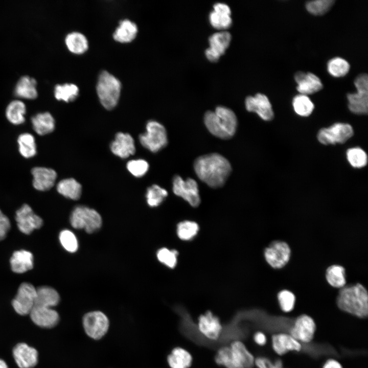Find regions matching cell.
<instances>
[{"instance_id": "6da1fadb", "label": "cell", "mask_w": 368, "mask_h": 368, "mask_svg": "<svg viewBox=\"0 0 368 368\" xmlns=\"http://www.w3.org/2000/svg\"><path fill=\"white\" fill-rule=\"evenodd\" d=\"M194 169L198 177L213 188L223 186L232 171L228 160L217 153L197 157L194 163Z\"/></svg>"}, {"instance_id": "8d00e7d4", "label": "cell", "mask_w": 368, "mask_h": 368, "mask_svg": "<svg viewBox=\"0 0 368 368\" xmlns=\"http://www.w3.org/2000/svg\"><path fill=\"white\" fill-rule=\"evenodd\" d=\"M292 106L294 111L302 117L310 115L314 108V104L306 95L298 94L292 100Z\"/></svg>"}, {"instance_id": "816d5d0a", "label": "cell", "mask_w": 368, "mask_h": 368, "mask_svg": "<svg viewBox=\"0 0 368 368\" xmlns=\"http://www.w3.org/2000/svg\"><path fill=\"white\" fill-rule=\"evenodd\" d=\"M214 11L222 14L230 15L231 9L226 4L222 3H217L213 6Z\"/></svg>"}, {"instance_id": "8992f818", "label": "cell", "mask_w": 368, "mask_h": 368, "mask_svg": "<svg viewBox=\"0 0 368 368\" xmlns=\"http://www.w3.org/2000/svg\"><path fill=\"white\" fill-rule=\"evenodd\" d=\"M354 83L357 92L347 94L348 108L353 113L366 114L368 111L367 75L365 73L359 74Z\"/></svg>"}, {"instance_id": "30bf717a", "label": "cell", "mask_w": 368, "mask_h": 368, "mask_svg": "<svg viewBox=\"0 0 368 368\" xmlns=\"http://www.w3.org/2000/svg\"><path fill=\"white\" fill-rule=\"evenodd\" d=\"M36 288L27 282L21 283L12 302L15 312L21 315L30 314L35 306Z\"/></svg>"}, {"instance_id": "b9f144b4", "label": "cell", "mask_w": 368, "mask_h": 368, "mask_svg": "<svg viewBox=\"0 0 368 368\" xmlns=\"http://www.w3.org/2000/svg\"><path fill=\"white\" fill-rule=\"evenodd\" d=\"M334 3V0L311 1L306 3V8L314 15H322L331 9Z\"/></svg>"}, {"instance_id": "c3c4849f", "label": "cell", "mask_w": 368, "mask_h": 368, "mask_svg": "<svg viewBox=\"0 0 368 368\" xmlns=\"http://www.w3.org/2000/svg\"><path fill=\"white\" fill-rule=\"evenodd\" d=\"M127 168L128 171L135 177L144 176L149 169L148 163L142 159L131 160L128 162Z\"/></svg>"}, {"instance_id": "52a82bcc", "label": "cell", "mask_w": 368, "mask_h": 368, "mask_svg": "<svg viewBox=\"0 0 368 368\" xmlns=\"http://www.w3.org/2000/svg\"><path fill=\"white\" fill-rule=\"evenodd\" d=\"M139 140L142 145L152 152H156L168 144L165 127L155 121H150L146 125V132L141 134Z\"/></svg>"}, {"instance_id": "f6af8a7d", "label": "cell", "mask_w": 368, "mask_h": 368, "mask_svg": "<svg viewBox=\"0 0 368 368\" xmlns=\"http://www.w3.org/2000/svg\"><path fill=\"white\" fill-rule=\"evenodd\" d=\"M59 241L63 248L68 252H74L78 247V243L76 237L71 231H62L59 236Z\"/></svg>"}, {"instance_id": "ba28073f", "label": "cell", "mask_w": 368, "mask_h": 368, "mask_svg": "<svg viewBox=\"0 0 368 368\" xmlns=\"http://www.w3.org/2000/svg\"><path fill=\"white\" fill-rule=\"evenodd\" d=\"M82 324L86 334L90 338L98 340L107 333L109 321L107 316L100 311H94L85 314Z\"/></svg>"}, {"instance_id": "3957f363", "label": "cell", "mask_w": 368, "mask_h": 368, "mask_svg": "<svg viewBox=\"0 0 368 368\" xmlns=\"http://www.w3.org/2000/svg\"><path fill=\"white\" fill-rule=\"evenodd\" d=\"M339 308L359 318L368 315V296L366 289L361 284L343 287L337 297Z\"/></svg>"}, {"instance_id": "7bdbcfd3", "label": "cell", "mask_w": 368, "mask_h": 368, "mask_svg": "<svg viewBox=\"0 0 368 368\" xmlns=\"http://www.w3.org/2000/svg\"><path fill=\"white\" fill-rule=\"evenodd\" d=\"M178 252L176 249H170L163 247L158 250L156 253L158 261L164 265L173 269L177 265Z\"/></svg>"}, {"instance_id": "484cf974", "label": "cell", "mask_w": 368, "mask_h": 368, "mask_svg": "<svg viewBox=\"0 0 368 368\" xmlns=\"http://www.w3.org/2000/svg\"><path fill=\"white\" fill-rule=\"evenodd\" d=\"M31 121L33 130L39 135L50 133L55 127L54 118L48 111L36 114L31 118Z\"/></svg>"}, {"instance_id": "5b68a950", "label": "cell", "mask_w": 368, "mask_h": 368, "mask_svg": "<svg viewBox=\"0 0 368 368\" xmlns=\"http://www.w3.org/2000/svg\"><path fill=\"white\" fill-rule=\"evenodd\" d=\"M70 222L75 228L84 229L87 233H92L100 228L102 218L96 210L80 205L72 211Z\"/></svg>"}, {"instance_id": "cb8c5ba5", "label": "cell", "mask_w": 368, "mask_h": 368, "mask_svg": "<svg viewBox=\"0 0 368 368\" xmlns=\"http://www.w3.org/2000/svg\"><path fill=\"white\" fill-rule=\"evenodd\" d=\"M110 149L114 154L122 158H127L135 152L133 139L129 134L123 132L116 134Z\"/></svg>"}, {"instance_id": "ee69618b", "label": "cell", "mask_w": 368, "mask_h": 368, "mask_svg": "<svg viewBox=\"0 0 368 368\" xmlns=\"http://www.w3.org/2000/svg\"><path fill=\"white\" fill-rule=\"evenodd\" d=\"M215 362L225 368H236L229 346L219 348L214 357Z\"/></svg>"}, {"instance_id": "44dd1931", "label": "cell", "mask_w": 368, "mask_h": 368, "mask_svg": "<svg viewBox=\"0 0 368 368\" xmlns=\"http://www.w3.org/2000/svg\"><path fill=\"white\" fill-rule=\"evenodd\" d=\"M30 315L35 324L44 328L55 327L59 320L58 313L52 308L34 306Z\"/></svg>"}, {"instance_id": "bcb514c9", "label": "cell", "mask_w": 368, "mask_h": 368, "mask_svg": "<svg viewBox=\"0 0 368 368\" xmlns=\"http://www.w3.org/2000/svg\"><path fill=\"white\" fill-rule=\"evenodd\" d=\"M278 298L280 308L283 311L289 312L293 310L295 297L292 292L286 290H282L278 293Z\"/></svg>"}, {"instance_id": "d4e9b609", "label": "cell", "mask_w": 368, "mask_h": 368, "mask_svg": "<svg viewBox=\"0 0 368 368\" xmlns=\"http://www.w3.org/2000/svg\"><path fill=\"white\" fill-rule=\"evenodd\" d=\"M10 263L11 270L14 272L24 273L33 267V256L28 250H17L12 254Z\"/></svg>"}, {"instance_id": "11a10c76", "label": "cell", "mask_w": 368, "mask_h": 368, "mask_svg": "<svg viewBox=\"0 0 368 368\" xmlns=\"http://www.w3.org/2000/svg\"><path fill=\"white\" fill-rule=\"evenodd\" d=\"M0 368H8L7 363L1 359H0Z\"/></svg>"}, {"instance_id": "f5cc1de1", "label": "cell", "mask_w": 368, "mask_h": 368, "mask_svg": "<svg viewBox=\"0 0 368 368\" xmlns=\"http://www.w3.org/2000/svg\"><path fill=\"white\" fill-rule=\"evenodd\" d=\"M255 342L260 346H263L266 343L267 338L265 334L261 331L257 332L254 335Z\"/></svg>"}, {"instance_id": "83f0119b", "label": "cell", "mask_w": 368, "mask_h": 368, "mask_svg": "<svg viewBox=\"0 0 368 368\" xmlns=\"http://www.w3.org/2000/svg\"><path fill=\"white\" fill-rule=\"evenodd\" d=\"M60 296L53 288L42 286L36 288L35 306L52 308L58 305Z\"/></svg>"}, {"instance_id": "836d02e7", "label": "cell", "mask_w": 368, "mask_h": 368, "mask_svg": "<svg viewBox=\"0 0 368 368\" xmlns=\"http://www.w3.org/2000/svg\"><path fill=\"white\" fill-rule=\"evenodd\" d=\"M18 150L22 156L30 158L37 153V146L34 136L31 133L20 134L17 138Z\"/></svg>"}, {"instance_id": "7c38bea8", "label": "cell", "mask_w": 368, "mask_h": 368, "mask_svg": "<svg viewBox=\"0 0 368 368\" xmlns=\"http://www.w3.org/2000/svg\"><path fill=\"white\" fill-rule=\"evenodd\" d=\"M15 220L19 230L22 233L29 235L34 229L40 228L43 220L35 214L31 207L24 204L15 213Z\"/></svg>"}, {"instance_id": "7a4b0ae2", "label": "cell", "mask_w": 368, "mask_h": 368, "mask_svg": "<svg viewBox=\"0 0 368 368\" xmlns=\"http://www.w3.org/2000/svg\"><path fill=\"white\" fill-rule=\"evenodd\" d=\"M204 122L212 134L225 140L234 136L238 125L234 112L223 106H217L214 111H206L204 116Z\"/></svg>"}, {"instance_id": "f546056e", "label": "cell", "mask_w": 368, "mask_h": 368, "mask_svg": "<svg viewBox=\"0 0 368 368\" xmlns=\"http://www.w3.org/2000/svg\"><path fill=\"white\" fill-rule=\"evenodd\" d=\"M37 82L33 77L29 76L21 77L15 87V95L20 98L33 99L37 96Z\"/></svg>"}, {"instance_id": "e0dca14e", "label": "cell", "mask_w": 368, "mask_h": 368, "mask_svg": "<svg viewBox=\"0 0 368 368\" xmlns=\"http://www.w3.org/2000/svg\"><path fill=\"white\" fill-rule=\"evenodd\" d=\"M231 40V35L227 31L213 34L209 38L210 47L205 52L207 58L211 61H217L228 47Z\"/></svg>"}, {"instance_id": "681fc988", "label": "cell", "mask_w": 368, "mask_h": 368, "mask_svg": "<svg viewBox=\"0 0 368 368\" xmlns=\"http://www.w3.org/2000/svg\"><path fill=\"white\" fill-rule=\"evenodd\" d=\"M255 365L258 368H283V362L280 359L272 362L266 357H258L255 359Z\"/></svg>"}, {"instance_id": "60d3db41", "label": "cell", "mask_w": 368, "mask_h": 368, "mask_svg": "<svg viewBox=\"0 0 368 368\" xmlns=\"http://www.w3.org/2000/svg\"><path fill=\"white\" fill-rule=\"evenodd\" d=\"M347 157L349 163L354 168H362L366 165L367 162V156L366 153L359 147L348 149L347 151Z\"/></svg>"}, {"instance_id": "d6a6232c", "label": "cell", "mask_w": 368, "mask_h": 368, "mask_svg": "<svg viewBox=\"0 0 368 368\" xmlns=\"http://www.w3.org/2000/svg\"><path fill=\"white\" fill-rule=\"evenodd\" d=\"M65 42L68 49L74 54H82L88 47L86 37L78 32L68 33L65 37Z\"/></svg>"}, {"instance_id": "db71d44e", "label": "cell", "mask_w": 368, "mask_h": 368, "mask_svg": "<svg viewBox=\"0 0 368 368\" xmlns=\"http://www.w3.org/2000/svg\"><path fill=\"white\" fill-rule=\"evenodd\" d=\"M323 368H343L341 364L337 360L330 359L326 361Z\"/></svg>"}, {"instance_id": "ac0fdd59", "label": "cell", "mask_w": 368, "mask_h": 368, "mask_svg": "<svg viewBox=\"0 0 368 368\" xmlns=\"http://www.w3.org/2000/svg\"><path fill=\"white\" fill-rule=\"evenodd\" d=\"M294 78L297 83L296 89L300 94L306 96L313 94L323 87L319 78L310 72L298 71L295 74Z\"/></svg>"}, {"instance_id": "74e56055", "label": "cell", "mask_w": 368, "mask_h": 368, "mask_svg": "<svg viewBox=\"0 0 368 368\" xmlns=\"http://www.w3.org/2000/svg\"><path fill=\"white\" fill-rule=\"evenodd\" d=\"M350 68L349 62L344 59L336 57L331 59L327 63L329 73L334 77H342L346 75Z\"/></svg>"}, {"instance_id": "4dcf8cb0", "label": "cell", "mask_w": 368, "mask_h": 368, "mask_svg": "<svg viewBox=\"0 0 368 368\" xmlns=\"http://www.w3.org/2000/svg\"><path fill=\"white\" fill-rule=\"evenodd\" d=\"M26 112L25 103L19 100H14L7 105L5 114L7 120L11 124L18 125L25 122Z\"/></svg>"}, {"instance_id": "7402d4cb", "label": "cell", "mask_w": 368, "mask_h": 368, "mask_svg": "<svg viewBox=\"0 0 368 368\" xmlns=\"http://www.w3.org/2000/svg\"><path fill=\"white\" fill-rule=\"evenodd\" d=\"M272 347L279 355H283L290 351L299 352L302 349L301 343L290 334H274L271 338Z\"/></svg>"}, {"instance_id": "ab89813d", "label": "cell", "mask_w": 368, "mask_h": 368, "mask_svg": "<svg viewBox=\"0 0 368 368\" xmlns=\"http://www.w3.org/2000/svg\"><path fill=\"white\" fill-rule=\"evenodd\" d=\"M168 195L167 191L157 185H153L147 190L146 198L148 205L156 207L160 205Z\"/></svg>"}, {"instance_id": "f1b7e54d", "label": "cell", "mask_w": 368, "mask_h": 368, "mask_svg": "<svg viewBox=\"0 0 368 368\" xmlns=\"http://www.w3.org/2000/svg\"><path fill=\"white\" fill-rule=\"evenodd\" d=\"M137 33L136 25L128 19H125L120 22L119 26L113 34V37L118 42L126 43L133 40Z\"/></svg>"}, {"instance_id": "4fadbf2b", "label": "cell", "mask_w": 368, "mask_h": 368, "mask_svg": "<svg viewBox=\"0 0 368 368\" xmlns=\"http://www.w3.org/2000/svg\"><path fill=\"white\" fill-rule=\"evenodd\" d=\"M316 324L310 316L302 314L297 317L290 331V334L300 342H311L316 331Z\"/></svg>"}, {"instance_id": "603a6c76", "label": "cell", "mask_w": 368, "mask_h": 368, "mask_svg": "<svg viewBox=\"0 0 368 368\" xmlns=\"http://www.w3.org/2000/svg\"><path fill=\"white\" fill-rule=\"evenodd\" d=\"M236 368H253L255 357L246 346L240 340H234L230 346Z\"/></svg>"}, {"instance_id": "7dc6e473", "label": "cell", "mask_w": 368, "mask_h": 368, "mask_svg": "<svg viewBox=\"0 0 368 368\" xmlns=\"http://www.w3.org/2000/svg\"><path fill=\"white\" fill-rule=\"evenodd\" d=\"M209 20L212 26L217 29H226L232 24L230 15L220 14L214 10L209 14Z\"/></svg>"}, {"instance_id": "277c9868", "label": "cell", "mask_w": 368, "mask_h": 368, "mask_svg": "<svg viewBox=\"0 0 368 368\" xmlns=\"http://www.w3.org/2000/svg\"><path fill=\"white\" fill-rule=\"evenodd\" d=\"M96 90L101 104L107 109L113 108L118 104L121 90L120 80L107 71L99 75Z\"/></svg>"}, {"instance_id": "4316f807", "label": "cell", "mask_w": 368, "mask_h": 368, "mask_svg": "<svg viewBox=\"0 0 368 368\" xmlns=\"http://www.w3.org/2000/svg\"><path fill=\"white\" fill-rule=\"evenodd\" d=\"M167 360L170 368H190L192 364L193 357L185 349L177 347L172 350Z\"/></svg>"}, {"instance_id": "2e32d148", "label": "cell", "mask_w": 368, "mask_h": 368, "mask_svg": "<svg viewBox=\"0 0 368 368\" xmlns=\"http://www.w3.org/2000/svg\"><path fill=\"white\" fill-rule=\"evenodd\" d=\"M246 109L255 112L265 121H271L274 117L272 105L268 97L264 94L258 93L255 96H249L245 99Z\"/></svg>"}, {"instance_id": "f35d334b", "label": "cell", "mask_w": 368, "mask_h": 368, "mask_svg": "<svg viewBox=\"0 0 368 368\" xmlns=\"http://www.w3.org/2000/svg\"><path fill=\"white\" fill-rule=\"evenodd\" d=\"M326 279L332 286L337 288L343 287L346 284L344 268L339 265L330 266L326 271Z\"/></svg>"}, {"instance_id": "9a60e30c", "label": "cell", "mask_w": 368, "mask_h": 368, "mask_svg": "<svg viewBox=\"0 0 368 368\" xmlns=\"http://www.w3.org/2000/svg\"><path fill=\"white\" fill-rule=\"evenodd\" d=\"M197 327L202 335L212 340H217L222 330L220 319L211 311H207L198 317Z\"/></svg>"}, {"instance_id": "9c48e42d", "label": "cell", "mask_w": 368, "mask_h": 368, "mask_svg": "<svg viewBox=\"0 0 368 368\" xmlns=\"http://www.w3.org/2000/svg\"><path fill=\"white\" fill-rule=\"evenodd\" d=\"M353 135V129L350 124L337 123L321 129L317 134V139L324 145H335L345 143Z\"/></svg>"}, {"instance_id": "d590c367", "label": "cell", "mask_w": 368, "mask_h": 368, "mask_svg": "<svg viewBox=\"0 0 368 368\" xmlns=\"http://www.w3.org/2000/svg\"><path fill=\"white\" fill-rule=\"evenodd\" d=\"M54 95L58 100L66 102L74 101L78 96V87L73 83L57 84L54 88Z\"/></svg>"}, {"instance_id": "ffe728a7", "label": "cell", "mask_w": 368, "mask_h": 368, "mask_svg": "<svg viewBox=\"0 0 368 368\" xmlns=\"http://www.w3.org/2000/svg\"><path fill=\"white\" fill-rule=\"evenodd\" d=\"M13 358L19 368H32L38 362V352L25 343H19L13 349Z\"/></svg>"}, {"instance_id": "d6986e66", "label": "cell", "mask_w": 368, "mask_h": 368, "mask_svg": "<svg viewBox=\"0 0 368 368\" xmlns=\"http://www.w3.org/2000/svg\"><path fill=\"white\" fill-rule=\"evenodd\" d=\"M33 186L39 191H46L54 185L57 173L53 169L44 167H35L32 169Z\"/></svg>"}, {"instance_id": "8fae6325", "label": "cell", "mask_w": 368, "mask_h": 368, "mask_svg": "<svg viewBox=\"0 0 368 368\" xmlns=\"http://www.w3.org/2000/svg\"><path fill=\"white\" fill-rule=\"evenodd\" d=\"M173 191L177 196L183 198L193 207H197L200 203L197 182L191 178L184 180L180 176L175 175L173 179Z\"/></svg>"}, {"instance_id": "f907efd6", "label": "cell", "mask_w": 368, "mask_h": 368, "mask_svg": "<svg viewBox=\"0 0 368 368\" xmlns=\"http://www.w3.org/2000/svg\"><path fill=\"white\" fill-rule=\"evenodd\" d=\"M11 224L8 217L0 209V241L7 236L10 229Z\"/></svg>"}, {"instance_id": "e575fe53", "label": "cell", "mask_w": 368, "mask_h": 368, "mask_svg": "<svg viewBox=\"0 0 368 368\" xmlns=\"http://www.w3.org/2000/svg\"><path fill=\"white\" fill-rule=\"evenodd\" d=\"M199 230V225L193 221L184 220L179 222L176 226V234L183 241H188L193 239Z\"/></svg>"}, {"instance_id": "5bb4252c", "label": "cell", "mask_w": 368, "mask_h": 368, "mask_svg": "<svg viewBox=\"0 0 368 368\" xmlns=\"http://www.w3.org/2000/svg\"><path fill=\"white\" fill-rule=\"evenodd\" d=\"M264 256L267 262L271 267L280 268L289 261L290 249L284 242H273L265 249Z\"/></svg>"}, {"instance_id": "1f68e13d", "label": "cell", "mask_w": 368, "mask_h": 368, "mask_svg": "<svg viewBox=\"0 0 368 368\" xmlns=\"http://www.w3.org/2000/svg\"><path fill=\"white\" fill-rule=\"evenodd\" d=\"M58 192L66 198L73 200L79 199L81 194L82 187L80 183L72 178L60 180L56 187Z\"/></svg>"}]
</instances>
